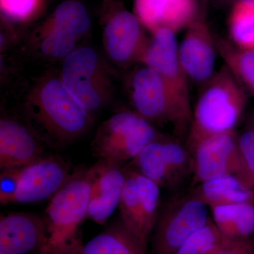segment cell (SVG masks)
Returning a JSON list of instances; mask_svg holds the SVG:
<instances>
[{"instance_id":"cell-28","label":"cell","mask_w":254,"mask_h":254,"mask_svg":"<svg viewBox=\"0 0 254 254\" xmlns=\"http://www.w3.org/2000/svg\"><path fill=\"white\" fill-rule=\"evenodd\" d=\"M239 149L246 173V182L254 190V110L246 120L245 126L237 135Z\"/></svg>"},{"instance_id":"cell-18","label":"cell","mask_w":254,"mask_h":254,"mask_svg":"<svg viewBox=\"0 0 254 254\" xmlns=\"http://www.w3.org/2000/svg\"><path fill=\"white\" fill-rule=\"evenodd\" d=\"M78 254H148L147 246L124 226L112 224L83 245Z\"/></svg>"},{"instance_id":"cell-15","label":"cell","mask_w":254,"mask_h":254,"mask_svg":"<svg viewBox=\"0 0 254 254\" xmlns=\"http://www.w3.org/2000/svg\"><path fill=\"white\" fill-rule=\"evenodd\" d=\"M39 136L31 127L11 117L0 120V168H22L43 157Z\"/></svg>"},{"instance_id":"cell-14","label":"cell","mask_w":254,"mask_h":254,"mask_svg":"<svg viewBox=\"0 0 254 254\" xmlns=\"http://www.w3.org/2000/svg\"><path fill=\"white\" fill-rule=\"evenodd\" d=\"M47 243L44 218L27 213H9L0 218V252L42 254Z\"/></svg>"},{"instance_id":"cell-26","label":"cell","mask_w":254,"mask_h":254,"mask_svg":"<svg viewBox=\"0 0 254 254\" xmlns=\"http://www.w3.org/2000/svg\"><path fill=\"white\" fill-rule=\"evenodd\" d=\"M227 240L210 218L204 227L187 239L174 254H215Z\"/></svg>"},{"instance_id":"cell-32","label":"cell","mask_w":254,"mask_h":254,"mask_svg":"<svg viewBox=\"0 0 254 254\" xmlns=\"http://www.w3.org/2000/svg\"><path fill=\"white\" fill-rule=\"evenodd\" d=\"M238 2L254 6V0H238Z\"/></svg>"},{"instance_id":"cell-31","label":"cell","mask_w":254,"mask_h":254,"mask_svg":"<svg viewBox=\"0 0 254 254\" xmlns=\"http://www.w3.org/2000/svg\"><path fill=\"white\" fill-rule=\"evenodd\" d=\"M215 254H254V235L236 240L228 239Z\"/></svg>"},{"instance_id":"cell-2","label":"cell","mask_w":254,"mask_h":254,"mask_svg":"<svg viewBox=\"0 0 254 254\" xmlns=\"http://www.w3.org/2000/svg\"><path fill=\"white\" fill-rule=\"evenodd\" d=\"M247 104V91L223 64L202 85L187 138L189 150L200 141L235 131Z\"/></svg>"},{"instance_id":"cell-21","label":"cell","mask_w":254,"mask_h":254,"mask_svg":"<svg viewBox=\"0 0 254 254\" xmlns=\"http://www.w3.org/2000/svg\"><path fill=\"white\" fill-rule=\"evenodd\" d=\"M125 169L126 179L118 206L120 221L128 231L147 246L148 240L143 231L141 199L134 171L131 168Z\"/></svg>"},{"instance_id":"cell-24","label":"cell","mask_w":254,"mask_h":254,"mask_svg":"<svg viewBox=\"0 0 254 254\" xmlns=\"http://www.w3.org/2000/svg\"><path fill=\"white\" fill-rule=\"evenodd\" d=\"M229 36L237 48L254 50V6L238 2L230 18Z\"/></svg>"},{"instance_id":"cell-6","label":"cell","mask_w":254,"mask_h":254,"mask_svg":"<svg viewBox=\"0 0 254 254\" xmlns=\"http://www.w3.org/2000/svg\"><path fill=\"white\" fill-rule=\"evenodd\" d=\"M133 110L151 123H171L179 133L190 129L187 115L156 71L143 65L135 70L129 81Z\"/></svg>"},{"instance_id":"cell-33","label":"cell","mask_w":254,"mask_h":254,"mask_svg":"<svg viewBox=\"0 0 254 254\" xmlns=\"http://www.w3.org/2000/svg\"><path fill=\"white\" fill-rule=\"evenodd\" d=\"M0 254H6V253H4V252H0Z\"/></svg>"},{"instance_id":"cell-29","label":"cell","mask_w":254,"mask_h":254,"mask_svg":"<svg viewBox=\"0 0 254 254\" xmlns=\"http://www.w3.org/2000/svg\"><path fill=\"white\" fill-rule=\"evenodd\" d=\"M41 0H0L1 14L4 18L23 21L36 13Z\"/></svg>"},{"instance_id":"cell-11","label":"cell","mask_w":254,"mask_h":254,"mask_svg":"<svg viewBox=\"0 0 254 254\" xmlns=\"http://www.w3.org/2000/svg\"><path fill=\"white\" fill-rule=\"evenodd\" d=\"M71 175L69 165L63 159L43 156L21 168L13 203L28 204L50 200L64 186Z\"/></svg>"},{"instance_id":"cell-25","label":"cell","mask_w":254,"mask_h":254,"mask_svg":"<svg viewBox=\"0 0 254 254\" xmlns=\"http://www.w3.org/2000/svg\"><path fill=\"white\" fill-rule=\"evenodd\" d=\"M76 33L81 38L91 28V18L84 4L77 0H66L58 5L48 20Z\"/></svg>"},{"instance_id":"cell-5","label":"cell","mask_w":254,"mask_h":254,"mask_svg":"<svg viewBox=\"0 0 254 254\" xmlns=\"http://www.w3.org/2000/svg\"><path fill=\"white\" fill-rule=\"evenodd\" d=\"M60 78L70 93L93 117L110 98L112 83L95 49L78 47L64 59Z\"/></svg>"},{"instance_id":"cell-22","label":"cell","mask_w":254,"mask_h":254,"mask_svg":"<svg viewBox=\"0 0 254 254\" xmlns=\"http://www.w3.org/2000/svg\"><path fill=\"white\" fill-rule=\"evenodd\" d=\"M218 55L246 91L254 96V50L240 49L228 38L216 37Z\"/></svg>"},{"instance_id":"cell-27","label":"cell","mask_w":254,"mask_h":254,"mask_svg":"<svg viewBox=\"0 0 254 254\" xmlns=\"http://www.w3.org/2000/svg\"><path fill=\"white\" fill-rule=\"evenodd\" d=\"M133 171L141 199L143 231L148 240L154 230L158 218L160 187L153 180L143 176L136 170H133Z\"/></svg>"},{"instance_id":"cell-17","label":"cell","mask_w":254,"mask_h":254,"mask_svg":"<svg viewBox=\"0 0 254 254\" xmlns=\"http://www.w3.org/2000/svg\"><path fill=\"white\" fill-rule=\"evenodd\" d=\"M192 194L210 208L254 203V190L235 175H223L195 185Z\"/></svg>"},{"instance_id":"cell-19","label":"cell","mask_w":254,"mask_h":254,"mask_svg":"<svg viewBox=\"0 0 254 254\" xmlns=\"http://www.w3.org/2000/svg\"><path fill=\"white\" fill-rule=\"evenodd\" d=\"M131 168L153 180L160 187L170 188L180 182L170 168L162 135L131 160Z\"/></svg>"},{"instance_id":"cell-4","label":"cell","mask_w":254,"mask_h":254,"mask_svg":"<svg viewBox=\"0 0 254 254\" xmlns=\"http://www.w3.org/2000/svg\"><path fill=\"white\" fill-rule=\"evenodd\" d=\"M160 133L153 123L134 110L114 114L100 125L92 149L99 160L121 164L133 160Z\"/></svg>"},{"instance_id":"cell-16","label":"cell","mask_w":254,"mask_h":254,"mask_svg":"<svg viewBox=\"0 0 254 254\" xmlns=\"http://www.w3.org/2000/svg\"><path fill=\"white\" fill-rule=\"evenodd\" d=\"M135 14L150 33L166 29L176 33L195 18V0H135Z\"/></svg>"},{"instance_id":"cell-23","label":"cell","mask_w":254,"mask_h":254,"mask_svg":"<svg viewBox=\"0 0 254 254\" xmlns=\"http://www.w3.org/2000/svg\"><path fill=\"white\" fill-rule=\"evenodd\" d=\"M81 38L71 30L47 21L40 32L39 50L50 58L64 59L78 48Z\"/></svg>"},{"instance_id":"cell-12","label":"cell","mask_w":254,"mask_h":254,"mask_svg":"<svg viewBox=\"0 0 254 254\" xmlns=\"http://www.w3.org/2000/svg\"><path fill=\"white\" fill-rule=\"evenodd\" d=\"M180 63L190 81L200 86L215 73L216 37L203 20L195 18L178 43Z\"/></svg>"},{"instance_id":"cell-8","label":"cell","mask_w":254,"mask_h":254,"mask_svg":"<svg viewBox=\"0 0 254 254\" xmlns=\"http://www.w3.org/2000/svg\"><path fill=\"white\" fill-rule=\"evenodd\" d=\"M103 25V42L110 59L121 66L141 63L149 38L136 15L108 0Z\"/></svg>"},{"instance_id":"cell-20","label":"cell","mask_w":254,"mask_h":254,"mask_svg":"<svg viewBox=\"0 0 254 254\" xmlns=\"http://www.w3.org/2000/svg\"><path fill=\"white\" fill-rule=\"evenodd\" d=\"M210 209L214 223L227 239L236 240L254 235V203L222 205Z\"/></svg>"},{"instance_id":"cell-7","label":"cell","mask_w":254,"mask_h":254,"mask_svg":"<svg viewBox=\"0 0 254 254\" xmlns=\"http://www.w3.org/2000/svg\"><path fill=\"white\" fill-rule=\"evenodd\" d=\"M207 205L192 194L169 203L158 216L153 230L155 254H174L187 239L208 223Z\"/></svg>"},{"instance_id":"cell-30","label":"cell","mask_w":254,"mask_h":254,"mask_svg":"<svg viewBox=\"0 0 254 254\" xmlns=\"http://www.w3.org/2000/svg\"><path fill=\"white\" fill-rule=\"evenodd\" d=\"M22 168L1 170L0 175V202L1 205L9 204L14 202L19 185L20 174Z\"/></svg>"},{"instance_id":"cell-10","label":"cell","mask_w":254,"mask_h":254,"mask_svg":"<svg viewBox=\"0 0 254 254\" xmlns=\"http://www.w3.org/2000/svg\"><path fill=\"white\" fill-rule=\"evenodd\" d=\"M178 43L173 31L163 29L152 33L141 63L161 76L182 109L192 118L190 81L179 58Z\"/></svg>"},{"instance_id":"cell-3","label":"cell","mask_w":254,"mask_h":254,"mask_svg":"<svg viewBox=\"0 0 254 254\" xmlns=\"http://www.w3.org/2000/svg\"><path fill=\"white\" fill-rule=\"evenodd\" d=\"M91 190L88 169H81L50 199L44 218L47 243L42 254H78L83 247L80 227L87 218Z\"/></svg>"},{"instance_id":"cell-13","label":"cell","mask_w":254,"mask_h":254,"mask_svg":"<svg viewBox=\"0 0 254 254\" xmlns=\"http://www.w3.org/2000/svg\"><path fill=\"white\" fill-rule=\"evenodd\" d=\"M88 171L91 190L87 218L103 225L119 206L126 179L125 169L120 164L99 160Z\"/></svg>"},{"instance_id":"cell-9","label":"cell","mask_w":254,"mask_h":254,"mask_svg":"<svg viewBox=\"0 0 254 254\" xmlns=\"http://www.w3.org/2000/svg\"><path fill=\"white\" fill-rule=\"evenodd\" d=\"M190 152L193 160L194 186L228 175H235L247 184L236 132L209 137L195 144Z\"/></svg>"},{"instance_id":"cell-1","label":"cell","mask_w":254,"mask_h":254,"mask_svg":"<svg viewBox=\"0 0 254 254\" xmlns=\"http://www.w3.org/2000/svg\"><path fill=\"white\" fill-rule=\"evenodd\" d=\"M25 109L37 134L57 144L77 139L93 122V117L70 93L60 75L37 82L26 96Z\"/></svg>"}]
</instances>
